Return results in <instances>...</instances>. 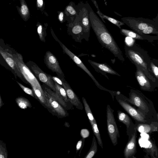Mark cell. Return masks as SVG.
Returning a JSON list of instances; mask_svg holds the SVG:
<instances>
[{"label": "cell", "mask_w": 158, "mask_h": 158, "mask_svg": "<svg viewBox=\"0 0 158 158\" xmlns=\"http://www.w3.org/2000/svg\"><path fill=\"white\" fill-rule=\"evenodd\" d=\"M89 10V18L91 26L99 43L119 60L124 61L122 52L111 34L91 8Z\"/></svg>", "instance_id": "obj_1"}, {"label": "cell", "mask_w": 158, "mask_h": 158, "mask_svg": "<svg viewBox=\"0 0 158 158\" xmlns=\"http://www.w3.org/2000/svg\"><path fill=\"white\" fill-rule=\"evenodd\" d=\"M125 101L135 106L139 111L151 121H156L157 113L152 102L139 91L131 89L129 94V98L120 94Z\"/></svg>", "instance_id": "obj_2"}, {"label": "cell", "mask_w": 158, "mask_h": 158, "mask_svg": "<svg viewBox=\"0 0 158 158\" xmlns=\"http://www.w3.org/2000/svg\"><path fill=\"white\" fill-rule=\"evenodd\" d=\"M125 54L126 57L134 64L139 66L148 77L153 81L158 83V80L149 73L148 66L151 60L147 52L136 44L124 45Z\"/></svg>", "instance_id": "obj_3"}, {"label": "cell", "mask_w": 158, "mask_h": 158, "mask_svg": "<svg viewBox=\"0 0 158 158\" xmlns=\"http://www.w3.org/2000/svg\"><path fill=\"white\" fill-rule=\"evenodd\" d=\"M121 20L133 31L139 34L141 31L148 26L158 23V15L152 19L128 17L122 18Z\"/></svg>", "instance_id": "obj_4"}, {"label": "cell", "mask_w": 158, "mask_h": 158, "mask_svg": "<svg viewBox=\"0 0 158 158\" xmlns=\"http://www.w3.org/2000/svg\"><path fill=\"white\" fill-rule=\"evenodd\" d=\"M14 59L22 75L31 85H33L42 88L38 79L24 62L22 56L18 53L12 54Z\"/></svg>", "instance_id": "obj_5"}, {"label": "cell", "mask_w": 158, "mask_h": 158, "mask_svg": "<svg viewBox=\"0 0 158 158\" xmlns=\"http://www.w3.org/2000/svg\"><path fill=\"white\" fill-rule=\"evenodd\" d=\"M115 96L119 104L135 120L136 123H148L152 122L135 106L124 100L120 94H116Z\"/></svg>", "instance_id": "obj_6"}, {"label": "cell", "mask_w": 158, "mask_h": 158, "mask_svg": "<svg viewBox=\"0 0 158 158\" xmlns=\"http://www.w3.org/2000/svg\"><path fill=\"white\" fill-rule=\"evenodd\" d=\"M114 110L110 105L106 107V117L107 129L109 136L113 144L116 145L118 143V138L120 135L114 114Z\"/></svg>", "instance_id": "obj_7"}, {"label": "cell", "mask_w": 158, "mask_h": 158, "mask_svg": "<svg viewBox=\"0 0 158 158\" xmlns=\"http://www.w3.org/2000/svg\"><path fill=\"white\" fill-rule=\"evenodd\" d=\"M53 36L55 40L59 43L63 49V51L70 57L78 66L81 69L87 73L91 78L96 85L98 88L100 89L105 90L109 92H110V90L105 88L99 84V82L95 78L93 75L78 57L69 50L56 36H54L53 35Z\"/></svg>", "instance_id": "obj_8"}, {"label": "cell", "mask_w": 158, "mask_h": 158, "mask_svg": "<svg viewBox=\"0 0 158 158\" xmlns=\"http://www.w3.org/2000/svg\"><path fill=\"white\" fill-rule=\"evenodd\" d=\"M135 66V77L141 89L148 92L156 90L158 83L153 81L148 77L140 67L136 65Z\"/></svg>", "instance_id": "obj_9"}, {"label": "cell", "mask_w": 158, "mask_h": 158, "mask_svg": "<svg viewBox=\"0 0 158 158\" xmlns=\"http://www.w3.org/2000/svg\"><path fill=\"white\" fill-rule=\"evenodd\" d=\"M26 65L37 79L47 85L53 91H55L52 76L44 72L35 63L32 61L28 62Z\"/></svg>", "instance_id": "obj_10"}, {"label": "cell", "mask_w": 158, "mask_h": 158, "mask_svg": "<svg viewBox=\"0 0 158 158\" xmlns=\"http://www.w3.org/2000/svg\"><path fill=\"white\" fill-rule=\"evenodd\" d=\"M43 89L49 106L48 110L54 115L60 118H64L68 116L69 113L67 110L53 97L45 90Z\"/></svg>", "instance_id": "obj_11"}, {"label": "cell", "mask_w": 158, "mask_h": 158, "mask_svg": "<svg viewBox=\"0 0 158 158\" xmlns=\"http://www.w3.org/2000/svg\"><path fill=\"white\" fill-rule=\"evenodd\" d=\"M44 63L47 67L56 73L59 78H63L64 74L56 57L50 51L46 52L44 58Z\"/></svg>", "instance_id": "obj_12"}, {"label": "cell", "mask_w": 158, "mask_h": 158, "mask_svg": "<svg viewBox=\"0 0 158 158\" xmlns=\"http://www.w3.org/2000/svg\"><path fill=\"white\" fill-rule=\"evenodd\" d=\"M0 54L18 77L24 83L28 84V82L23 77L16 64L14 59L12 53L10 52L8 49H4L0 46Z\"/></svg>", "instance_id": "obj_13"}, {"label": "cell", "mask_w": 158, "mask_h": 158, "mask_svg": "<svg viewBox=\"0 0 158 158\" xmlns=\"http://www.w3.org/2000/svg\"><path fill=\"white\" fill-rule=\"evenodd\" d=\"M137 131L136 124L135 123L134 130L124 150L123 154L125 158H133L137 152Z\"/></svg>", "instance_id": "obj_14"}, {"label": "cell", "mask_w": 158, "mask_h": 158, "mask_svg": "<svg viewBox=\"0 0 158 158\" xmlns=\"http://www.w3.org/2000/svg\"><path fill=\"white\" fill-rule=\"evenodd\" d=\"M62 86L65 89L67 94L68 100L71 103L80 110H82L83 108V104L81 101L78 96L76 94L71 88L69 84L64 80L62 78Z\"/></svg>", "instance_id": "obj_15"}, {"label": "cell", "mask_w": 158, "mask_h": 158, "mask_svg": "<svg viewBox=\"0 0 158 158\" xmlns=\"http://www.w3.org/2000/svg\"><path fill=\"white\" fill-rule=\"evenodd\" d=\"M120 33L123 35L138 40H147L148 42H152L158 40V36H152L145 34H141L134 31L129 30L120 29Z\"/></svg>", "instance_id": "obj_16"}, {"label": "cell", "mask_w": 158, "mask_h": 158, "mask_svg": "<svg viewBox=\"0 0 158 158\" xmlns=\"http://www.w3.org/2000/svg\"><path fill=\"white\" fill-rule=\"evenodd\" d=\"M88 60L96 71L101 73L102 75L107 77L108 79L109 78L107 76L106 73L121 76V75L118 73L106 64L104 63H97L90 60Z\"/></svg>", "instance_id": "obj_17"}, {"label": "cell", "mask_w": 158, "mask_h": 158, "mask_svg": "<svg viewBox=\"0 0 158 158\" xmlns=\"http://www.w3.org/2000/svg\"><path fill=\"white\" fill-rule=\"evenodd\" d=\"M117 112L118 120L123 123L126 126L127 134L129 139L134 130L135 124L127 114L120 110H117Z\"/></svg>", "instance_id": "obj_18"}, {"label": "cell", "mask_w": 158, "mask_h": 158, "mask_svg": "<svg viewBox=\"0 0 158 158\" xmlns=\"http://www.w3.org/2000/svg\"><path fill=\"white\" fill-rule=\"evenodd\" d=\"M137 129L140 133H151L157 131L158 129V123L157 121H152L148 123H136Z\"/></svg>", "instance_id": "obj_19"}, {"label": "cell", "mask_w": 158, "mask_h": 158, "mask_svg": "<svg viewBox=\"0 0 158 158\" xmlns=\"http://www.w3.org/2000/svg\"><path fill=\"white\" fill-rule=\"evenodd\" d=\"M93 3L97 9V13L98 15L101 18L102 21L106 23L104 19L108 20L111 23L116 26L119 28L121 29V26L124 25L125 23L122 21H120L114 18H112L103 14L100 10L95 0H92Z\"/></svg>", "instance_id": "obj_20"}, {"label": "cell", "mask_w": 158, "mask_h": 158, "mask_svg": "<svg viewBox=\"0 0 158 158\" xmlns=\"http://www.w3.org/2000/svg\"><path fill=\"white\" fill-rule=\"evenodd\" d=\"M43 89L45 90L50 94L66 110L73 109V106H70L65 103L55 92L54 91L50 88H48L47 87L44 86L43 87Z\"/></svg>", "instance_id": "obj_21"}, {"label": "cell", "mask_w": 158, "mask_h": 158, "mask_svg": "<svg viewBox=\"0 0 158 158\" xmlns=\"http://www.w3.org/2000/svg\"><path fill=\"white\" fill-rule=\"evenodd\" d=\"M55 89V92L61 98L68 104L73 106L69 101L66 91L64 88L56 82L54 81Z\"/></svg>", "instance_id": "obj_22"}, {"label": "cell", "mask_w": 158, "mask_h": 158, "mask_svg": "<svg viewBox=\"0 0 158 158\" xmlns=\"http://www.w3.org/2000/svg\"><path fill=\"white\" fill-rule=\"evenodd\" d=\"M148 146L144 148L147 153L149 154L152 158L158 157V150L155 143L151 139L147 140Z\"/></svg>", "instance_id": "obj_23"}, {"label": "cell", "mask_w": 158, "mask_h": 158, "mask_svg": "<svg viewBox=\"0 0 158 158\" xmlns=\"http://www.w3.org/2000/svg\"><path fill=\"white\" fill-rule=\"evenodd\" d=\"M158 60L151 59L148 66V70L150 73L158 80Z\"/></svg>", "instance_id": "obj_24"}, {"label": "cell", "mask_w": 158, "mask_h": 158, "mask_svg": "<svg viewBox=\"0 0 158 158\" xmlns=\"http://www.w3.org/2000/svg\"><path fill=\"white\" fill-rule=\"evenodd\" d=\"M15 101L18 107L22 109L25 110L32 107L30 101L25 97H19L16 98Z\"/></svg>", "instance_id": "obj_25"}, {"label": "cell", "mask_w": 158, "mask_h": 158, "mask_svg": "<svg viewBox=\"0 0 158 158\" xmlns=\"http://www.w3.org/2000/svg\"><path fill=\"white\" fill-rule=\"evenodd\" d=\"M82 98L85 112L89 122L90 124L91 125L94 123L96 122V121L90 107L86 99L83 97H82Z\"/></svg>", "instance_id": "obj_26"}, {"label": "cell", "mask_w": 158, "mask_h": 158, "mask_svg": "<svg viewBox=\"0 0 158 158\" xmlns=\"http://www.w3.org/2000/svg\"><path fill=\"white\" fill-rule=\"evenodd\" d=\"M98 151V146L95 137L93 135L90 149L84 158H92L96 154Z\"/></svg>", "instance_id": "obj_27"}, {"label": "cell", "mask_w": 158, "mask_h": 158, "mask_svg": "<svg viewBox=\"0 0 158 158\" xmlns=\"http://www.w3.org/2000/svg\"><path fill=\"white\" fill-rule=\"evenodd\" d=\"M139 34L145 35L152 34L158 36V23L148 26L141 31Z\"/></svg>", "instance_id": "obj_28"}, {"label": "cell", "mask_w": 158, "mask_h": 158, "mask_svg": "<svg viewBox=\"0 0 158 158\" xmlns=\"http://www.w3.org/2000/svg\"><path fill=\"white\" fill-rule=\"evenodd\" d=\"M91 125L93 132L97 138L98 144L103 148L102 142L97 122H95Z\"/></svg>", "instance_id": "obj_29"}, {"label": "cell", "mask_w": 158, "mask_h": 158, "mask_svg": "<svg viewBox=\"0 0 158 158\" xmlns=\"http://www.w3.org/2000/svg\"><path fill=\"white\" fill-rule=\"evenodd\" d=\"M8 153L6 144L3 141L0 140V158H7Z\"/></svg>", "instance_id": "obj_30"}, {"label": "cell", "mask_w": 158, "mask_h": 158, "mask_svg": "<svg viewBox=\"0 0 158 158\" xmlns=\"http://www.w3.org/2000/svg\"><path fill=\"white\" fill-rule=\"evenodd\" d=\"M16 82L24 92L36 99L35 96L32 89L26 87L17 81Z\"/></svg>", "instance_id": "obj_31"}, {"label": "cell", "mask_w": 158, "mask_h": 158, "mask_svg": "<svg viewBox=\"0 0 158 158\" xmlns=\"http://www.w3.org/2000/svg\"><path fill=\"white\" fill-rule=\"evenodd\" d=\"M85 139V138H82L78 141L76 144V153H77L79 151V156H80L81 152L84 146Z\"/></svg>", "instance_id": "obj_32"}, {"label": "cell", "mask_w": 158, "mask_h": 158, "mask_svg": "<svg viewBox=\"0 0 158 158\" xmlns=\"http://www.w3.org/2000/svg\"><path fill=\"white\" fill-rule=\"evenodd\" d=\"M37 32L40 40L45 42L46 36L44 35V31H43L42 27L41 25H39L38 27Z\"/></svg>", "instance_id": "obj_33"}, {"label": "cell", "mask_w": 158, "mask_h": 158, "mask_svg": "<svg viewBox=\"0 0 158 158\" xmlns=\"http://www.w3.org/2000/svg\"><path fill=\"white\" fill-rule=\"evenodd\" d=\"M81 134L82 138L85 139L89 136V132L87 129H82L81 131Z\"/></svg>", "instance_id": "obj_34"}, {"label": "cell", "mask_w": 158, "mask_h": 158, "mask_svg": "<svg viewBox=\"0 0 158 158\" xmlns=\"http://www.w3.org/2000/svg\"><path fill=\"white\" fill-rule=\"evenodd\" d=\"M52 78L54 81L56 82L62 86L63 83L62 78L61 79L55 76H52Z\"/></svg>", "instance_id": "obj_35"}, {"label": "cell", "mask_w": 158, "mask_h": 158, "mask_svg": "<svg viewBox=\"0 0 158 158\" xmlns=\"http://www.w3.org/2000/svg\"><path fill=\"white\" fill-rule=\"evenodd\" d=\"M28 10L27 6L24 5H22L21 7L22 14L24 15H27L28 13Z\"/></svg>", "instance_id": "obj_36"}, {"label": "cell", "mask_w": 158, "mask_h": 158, "mask_svg": "<svg viewBox=\"0 0 158 158\" xmlns=\"http://www.w3.org/2000/svg\"><path fill=\"white\" fill-rule=\"evenodd\" d=\"M66 10L71 14L74 15L76 13V11L74 8L71 6H68L66 8Z\"/></svg>", "instance_id": "obj_37"}, {"label": "cell", "mask_w": 158, "mask_h": 158, "mask_svg": "<svg viewBox=\"0 0 158 158\" xmlns=\"http://www.w3.org/2000/svg\"><path fill=\"white\" fill-rule=\"evenodd\" d=\"M37 3L38 6L41 7L43 5V0H37Z\"/></svg>", "instance_id": "obj_38"}, {"label": "cell", "mask_w": 158, "mask_h": 158, "mask_svg": "<svg viewBox=\"0 0 158 158\" xmlns=\"http://www.w3.org/2000/svg\"><path fill=\"white\" fill-rule=\"evenodd\" d=\"M64 14L62 12L60 13L59 15V20L60 21H62L63 20Z\"/></svg>", "instance_id": "obj_39"}, {"label": "cell", "mask_w": 158, "mask_h": 158, "mask_svg": "<svg viewBox=\"0 0 158 158\" xmlns=\"http://www.w3.org/2000/svg\"><path fill=\"white\" fill-rule=\"evenodd\" d=\"M4 105V103H3L2 100V99L0 94V109L1 108V107Z\"/></svg>", "instance_id": "obj_40"}]
</instances>
